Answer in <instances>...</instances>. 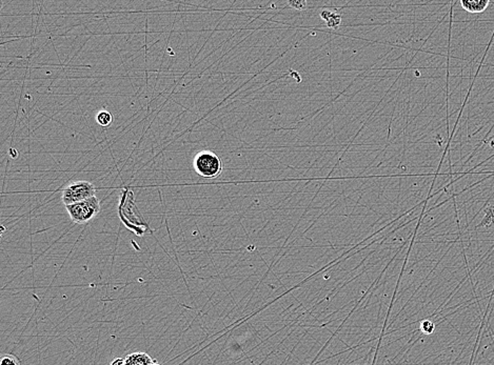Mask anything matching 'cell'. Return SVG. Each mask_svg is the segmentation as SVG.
I'll return each mask as SVG.
<instances>
[{"label":"cell","instance_id":"cell-13","mask_svg":"<svg viewBox=\"0 0 494 365\" xmlns=\"http://www.w3.org/2000/svg\"><path fill=\"white\" fill-rule=\"evenodd\" d=\"M152 365H160V364H158V363L154 362L153 364H152Z\"/></svg>","mask_w":494,"mask_h":365},{"label":"cell","instance_id":"cell-6","mask_svg":"<svg viewBox=\"0 0 494 365\" xmlns=\"http://www.w3.org/2000/svg\"><path fill=\"white\" fill-rule=\"evenodd\" d=\"M154 361L146 353H134L124 359V365H152Z\"/></svg>","mask_w":494,"mask_h":365},{"label":"cell","instance_id":"cell-1","mask_svg":"<svg viewBox=\"0 0 494 365\" xmlns=\"http://www.w3.org/2000/svg\"><path fill=\"white\" fill-rule=\"evenodd\" d=\"M118 215H120L122 224L129 230L135 233L138 237L144 236V233L149 230L148 224L142 217V215L140 214V210L134 202L133 192L129 188H126L122 193V197L120 199V206H118Z\"/></svg>","mask_w":494,"mask_h":365},{"label":"cell","instance_id":"cell-5","mask_svg":"<svg viewBox=\"0 0 494 365\" xmlns=\"http://www.w3.org/2000/svg\"><path fill=\"white\" fill-rule=\"evenodd\" d=\"M461 6L469 13H482L489 6V0H461Z\"/></svg>","mask_w":494,"mask_h":365},{"label":"cell","instance_id":"cell-10","mask_svg":"<svg viewBox=\"0 0 494 365\" xmlns=\"http://www.w3.org/2000/svg\"><path fill=\"white\" fill-rule=\"evenodd\" d=\"M0 365H20V362L17 357L14 355H8V356L3 357Z\"/></svg>","mask_w":494,"mask_h":365},{"label":"cell","instance_id":"cell-3","mask_svg":"<svg viewBox=\"0 0 494 365\" xmlns=\"http://www.w3.org/2000/svg\"><path fill=\"white\" fill-rule=\"evenodd\" d=\"M194 170L198 175L206 179L218 177L222 172V161L216 153L202 151L194 158Z\"/></svg>","mask_w":494,"mask_h":365},{"label":"cell","instance_id":"cell-4","mask_svg":"<svg viewBox=\"0 0 494 365\" xmlns=\"http://www.w3.org/2000/svg\"><path fill=\"white\" fill-rule=\"evenodd\" d=\"M95 194V186L91 182L74 181L62 190L61 200L64 206H70L90 199L94 197Z\"/></svg>","mask_w":494,"mask_h":365},{"label":"cell","instance_id":"cell-11","mask_svg":"<svg viewBox=\"0 0 494 365\" xmlns=\"http://www.w3.org/2000/svg\"><path fill=\"white\" fill-rule=\"evenodd\" d=\"M289 6L292 7L293 9L302 11V10L306 9L307 3L306 1H302V0H294V1H289Z\"/></svg>","mask_w":494,"mask_h":365},{"label":"cell","instance_id":"cell-9","mask_svg":"<svg viewBox=\"0 0 494 365\" xmlns=\"http://www.w3.org/2000/svg\"><path fill=\"white\" fill-rule=\"evenodd\" d=\"M421 331L425 335H431L435 330V324L430 320H424L421 322Z\"/></svg>","mask_w":494,"mask_h":365},{"label":"cell","instance_id":"cell-12","mask_svg":"<svg viewBox=\"0 0 494 365\" xmlns=\"http://www.w3.org/2000/svg\"><path fill=\"white\" fill-rule=\"evenodd\" d=\"M111 365H124V359H115V360H114L113 362L111 363Z\"/></svg>","mask_w":494,"mask_h":365},{"label":"cell","instance_id":"cell-8","mask_svg":"<svg viewBox=\"0 0 494 365\" xmlns=\"http://www.w3.org/2000/svg\"><path fill=\"white\" fill-rule=\"evenodd\" d=\"M96 121L99 126H109L113 122V116L110 112L100 111L98 112L97 116H96Z\"/></svg>","mask_w":494,"mask_h":365},{"label":"cell","instance_id":"cell-2","mask_svg":"<svg viewBox=\"0 0 494 365\" xmlns=\"http://www.w3.org/2000/svg\"><path fill=\"white\" fill-rule=\"evenodd\" d=\"M66 210L74 224H86L92 221L99 214L102 206L99 199L94 196L84 201L66 206Z\"/></svg>","mask_w":494,"mask_h":365},{"label":"cell","instance_id":"cell-7","mask_svg":"<svg viewBox=\"0 0 494 365\" xmlns=\"http://www.w3.org/2000/svg\"><path fill=\"white\" fill-rule=\"evenodd\" d=\"M321 17L326 21L329 28L339 29V26H341V16L339 15V14L325 10V11L321 12Z\"/></svg>","mask_w":494,"mask_h":365}]
</instances>
